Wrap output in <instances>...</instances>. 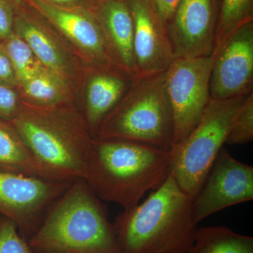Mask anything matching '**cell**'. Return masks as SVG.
<instances>
[{
  "instance_id": "20",
  "label": "cell",
  "mask_w": 253,
  "mask_h": 253,
  "mask_svg": "<svg viewBox=\"0 0 253 253\" xmlns=\"http://www.w3.org/2000/svg\"><path fill=\"white\" fill-rule=\"evenodd\" d=\"M251 21H253V0H221L214 50L233 32Z\"/></svg>"
},
{
  "instance_id": "9",
  "label": "cell",
  "mask_w": 253,
  "mask_h": 253,
  "mask_svg": "<svg viewBox=\"0 0 253 253\" xmlns=\"http://www.w3.org/2000/svg\"><path fill=\"white\" fill-rule=\"evenodd\" d=\"M13 33L26 42L42 64L73 86L79 101L88 70L61 33L22 0L16 3Z\"/></svg>"
},
{
  "instance_id": "18",
  "label": "cell",
  "mask_w": 253,
  "mask_h": 253,
  "mask_svg": "<svg viewBox=\"0 0 253 253\" xmlns=\"http://www.w3.org/2000/svg\"><path fill=\"white\" fill-rule=\"evenodd\" d=\"M0 172L49 179L44 169L21 139L12 122L1 119Z\"/></svg>"
},
{
  "instance_id": "15",
  "label": "cell",
  "mask_w": 253,
  "mask_h": 253,
  "mask_svg": "<svg viewBox=\"0 0 253 253\" xmlns=\"http://www.w3.org/2000/svg\"><path fill=\"white\" fill-rule=\"evenodd\" d=\"M134 79L121 72L90 71L86 73L78 104L94 139L101 123L122 99Z\"/></svg>"
},
{
  "instance_id": "12",
  "label": "cell",
  "mask_w": 253,
  "mask_h": 253,
  "mask_svg": "<svg viewBox=\"0 0 253 253\" xmlns=\"http://www.w3.org/2000/svg\"><path fill=\"white\" fill-rule=\"evenodd\" d=\"M221 0H179L166 23L175 59L212 54Z\"/></svg>"
},
{
  "instance_id": "21",
  "label": "cell",
  "mask_w": 253,
  "mask_h": 253,
  "mask_svg": "<svg viewBox=\"0 0 253 253\" xmlns=\"http://www.w3.org/2000/svg\"><path fill=\"white\" fill-rule=\"evenodd\" d=\"M1 44L9 56L20 83L28 79L43 66L31 46L22 38L13 33L11 36L1 40Z\"/></svg>"
},
{
  "instance_id": "13",
  "label": "cell",
  "mask_w": 253,
  "mask_h": 253,
  "mask_svg": "<svg viewBox=\"0 0 253 253\" xmlns=\"http://www.w3.org/2000/svg\"><path fill=\"white\" fill-rule=\"evenodd\" d=\"M213 53L211 99H228L253 93V21L233 32Z\"/></svg>"
},
{
  "instance_id": "27",
  "label": "cell",
  "mask_w": 253,
  "mask_h": 253,
  "mask_svg": "<svg viewBox=\"0 0 253 253\" xmlns=\"http://www.w3.org/2000/svg\"><path fill=\"white\" fill-rule=\"evenodd\" d=\"M52 4L66 7L94 10L97 0H45Z\"/></svg>"
},
{
  "instance_id": "2",
  "label": "cell",
  "mask_w": 253,
  "mask_h": 253,
  "mask_svg": "<svg viewBox=\"0 0 253 253\" xmlns=\"http://www.w3.org/2000/svg\"><path fill=\"white\" fill-rule=\"evenodd\" d=\"M172 172L171 150L124 139H94L84 179L99 199L124 210L139 204Z\"/></svg>"
},
{
  "instance_id": "16",
  "label": "cell",
  "mask_w": 253,
  "mask_h": 253,
  "mask_svg": "<svg viewBox=\"0 0 253 253\" xmlns=\"http://www.w3.org/2000/svg\"><path fill=\"white\" fill-rule=\"evenodd\" d=\"M95 14L116 62L126 74L136 78L134 22L126 0H97Z\"/></svg>"
},
{
  "instance_id": "24",
  "label": "cell",
  "mask_w": 253,
  "mask_h": 253,
  "mask_svg": "<svg viewBox=\"0 0 253 253\" xmlns=\"http://www.w3.org/2000/svg\"><path fill=\"white\" fill-rule=\"evenodd\" d=\"M21 102L17 89L0 84V119L14 121L19 113Z\"/></svg>"
},
{
  "instance_id": "6",
  "label": "cell",
  "mask_w": 253,
  "mask_h": 253,
  "mask_svg": "<svg viewBox=\"0 0 253 253\" xmlns=\"http://www.w3.org/2000/svg\"><path fill=\"white\" fill-rule=\"evenodd\" d=\"M246 96L211 99L194 130L171 149L173 175L193 199L225 144L234 116Z\"/></svg>"
},
{
  "instance_id": "5",
  "label": "cell",
  "mask_w": 253,
  "mask_h": 253,
  "mask_svg": "<svg viewBox=\"0 0 253 253\" xmlns=\"http://www.w3.org/2000/svg\"><path fill=\"white\" fill-rule=\"evenodd\" d=\"M96 139H124L172 149L174 117L166 89V73L134 79L101 123Z\"/></svg>"
},
{
  "instance_id": "11",
  "label": "cell",
  "mask_w": 253,
  "mask_h": 253,
  "mask_svg": "<svg viewBox=\"0 0 253 253\" xmlns=\"http://www.w3.org/2000/svg\"><path fill=\"white\" fill-rule=\"evenodd\" d=\"M253 199V167L235 159L223 148L193 201L197 224L234 205Z\"/></svg>"
},
{
  "instance_id": "22",
  "label": "cell",
  "mask_w": 253,
  "mask_h": 253,
  "mask_svg": "<svg viewBox=\"0 0 253 253\" xmlns=\"http://www.w3.org/2000/svg\"><path fill=\"white\" fill-rule=\"evenodd\" d=\"M253 139V92L246 96L238 109L225 144H244Z\"/></svg>"
},
{
  "instance_id": "4",
  "label": "cell",
  "mask_w": 253,
  "mask_h": 253,
  "mask_svg": "<svg viewBox=\"0 0 253 253\" xmlns=\"http://www.w3.org/2000/svg\"><path fill=\"white\" fill-rule=\"evenodd\" d=\"M28 242L33 253H121L104 205L84 178L50 206Z\"/></svg>"
},
{
  "instance_id": "14",
  "label": "cell",
  "mask_w": 253,
  "mask_h": 253,
  "mask_svg": "<svg viewBox=\"0 0 253 253\" xmlns=\"http://www.w3.org/2000/svg\"><path fill=\"white\" fill-rule=\"evenodd\" d=\"M134 22L136 78L166 73L174 62L166 25L153 0H126Z\"/></svg>"
},
{
  "instance_id": "28",
  "label": "cell",
  "mask_w": 253,
  "mask_h": 253,
  "mask_svg": "<svg viewBox=\"0 0 253 253\" xmlns=\"http://www.w3.org/2000/svg\"><path fill=\"white\" fill-rule=\"evenodd\" d=\"M165 23L172 16L179 0H153Z\"/></svg>"
},
{
  "instance_id": "17",
  "label": "cell",
  "mask_w": 253,
  "mask_h": 253,
  "mask_svg": "<svg viewBox=\"0 0 253 253\" xmlns=\"http://www.w3.org/2000/svg\"><path fill=\"white\" fill-rule=\"evenodd\" d=\"M17 89L23 101L36 106L54 107L78 104L73 86L44 65L20 83Z\"/></svg>"
},
{
  "instance_id": "19",
  "label": "cell",
  "mask_w": 253,
  "mask_h": 253,
  "mask_svg": "<svg viewBox=\"0 0 253 253\" xmlns=\"http://www.w3.org/2000/svg\"><path fill=\"white\" fill-rule=\"evenodd\" d=\"M189 253H253V238L224 226L199 228Z\"/></svg>"
},
{
  "instance_id": "1",
  "label": "cell",
  "mask_w": 253,
  "mask_h": 253,
  "mask_svg": "<svg viewBox=\"0 0 253 253\" xmlns=\"http://www.w3.org/2000/svg\"><path fill=\"white\" fill-rule=\"evenodd\" d=\"M193 201L171 172L144 202L116 218L121 253H189L199 229Z\"/></svg>"
},
{
  "instance_id": "8",
  "label": "cell",
  "mask_w": 253,
  "mask_h": 253,
  "mask_svg": "<svg viewBox=\"0 0 253 253\" xmlns=\"http://www.w3.org/2000/svg\"><path fill=\"white\" fill-rule=\"evenodd\" d=\"M214 59V53L204 57L175 59L166 72L174 117V146L194 130L211 101L210 79Z\"/></svg>"
},
{
  "instance_id": "26",
  "label": "cell",
  "mask_w": 253,
  "mask_h": 253,
  "mask_svg": "<svg viewBox=\"0 0 253 253\" xmlns=\"http://www.w3.org/2000/svg\"><path fill=\"white\" fill-rule=\"evenodd\" d=\"M0 84L9 86V87H18V80L15 73L14 68L6 54L1 41L0 40Z\"/></svg>"
},
{
  "instance_id": "10",
  "label": "cell",
  "mask_w": 253,
  "mask_h": 253,
  "mask_svg": "<svg viewBox=\"0 0 253 253\" xmlns=\"http://www.w3.org/2000/svg\"><path fill=\"white\" fill-rule=\"evenodd\" d=\"M73 181H57L0 172V216L14 221L28 241L48 208Z\"/></svg>"
},
{
  "instance_id": "7",
  "label": "cell",
  "mask_w": 253,
  "mask_h": 253,
  "mask_svg": "<svg viewBox=\"0 0 253 253\" xmlns=\"http://www.w3.org/2000/svg\"><path fill=\"white\" fill-rule=\"evenodd\" d=\"M22 1L38 11L61 33L88 71L126 73L111 53L94 10L59 6L45 0Z\"/></svg>"
},
{
  "instance_id": "25",
  "label": "cell",
  "mask_w": 253,
  "mask_h": 253,
  "mask_svg": "<svg viewBox=\"0 0 253 253\" xmlns=\"http://www.w3.org/2000/svg\"><path fill=\"white\" fill-rule=\"evenodd\" d=\"M17 0H0V40L13 34Z\"/></svg>"
},
{
  "instance_id": "23",
  "label": "cell",
  "mask_w": 253,
  "mask_h": 253,
  "mask_svg": "<svg viewBox=\"0 0 253 253\" xmlns=\"http://www.w3.org/2000/svg\"><path fill=\"white\" fill-rule=\"evenodd\" d=\"M0 253H33L16 224L4 216H0Z\"/></svg>"
},
{
  "instance_id": "3",
  "label": "cell",
  "mask_w": 253,
  "mask_h": 253,
  "mask_svg": "<svg viewBox=\"0 0 253 253\" xmlns=\"http://www.w3.org/2000/svg\"><path fill=\"white\" fill-rule=\"evenodd\" d=\"M50 180L84 178L94 140L79 104L44 107L23 101L11 121Z\"/></svg>"
}]
</instances>
